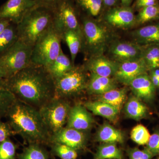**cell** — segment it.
<instances>
[{
  "label": "cell",
  "instance_id": "obj_25",
  "mask_svg": "<svg viewBox=\"0 0 159 159\" xmlns=\"http://www.w3.org/2000/svg\"><path fill=\"white\" fill-rule=\"evenodd\" d=\"M126 93L125 89H114L99 95L97 100L108 103L120 111L126 99Z\"/></svg>",
  "mask_w": 159,
  "mask_h": 159
},
{
  "label": "cell",
  "instance_id": "obj_48",
  "mask_svg": "<svg viewBox=\"0 0 159 159\" xmlns=\"http://www.w3.org/2000/svg\"><path fill=\"white\" fill-rule=\"evenodd\" d=\"M158 159H159V158Z\"/></svg>",
  "mask_w": 159,
  "mask_h": 159
},
{
  "label": "cell",
  "instance_id": "obj_10",
  "mask_svg": "<svg viewBox=\"0 0 159 159\" xmlns=\"http://www.w3.org/2000/svg\"><path fill=\"white\" fill-rule=\"evenodd\" d=\"M35 6L34 0H7L0 7V20H7L17 25Z\"/></svg>",
  "mask_w": 159,
  "mask_h": 159
},
{
  "label": "cell",
  "instance_id": "obj_1",
  "mask_svg": "<svg viewBox=\"0 0 159 159\" xmlns=\"http://www.w3.org/2000/svg\"><path fill=\"white\" fill-rule=\"evenodd\" d=\"M4 80L16 99L38 110L55 97L54 80L42 66L31 64Z\"/></svg>",
  "mask_w": 159,
  "mask_h": 159
},
{
  "label": "cell",
  "instance_id": "obj_29",
  "mask_svg": "<svg viewBox=\"0 0 159 159\" xmlns=\"http://www.w3.org/2000/svg\"><path fill=\"white\" fill-rule=\"evenodd\" d=\"M18 39L16 25L11 23L0 34V56L6 52Z\"/></svg>",
  "mask_w": 159,
  "mask_h": 159
},
{
  "label": "cell",
  "instance_id": "obj_41",
  "mask_svg": "<svg viewBox=\"0 0 159 159\" xmlns=\"http://www.w3.org/2000/svg\"><path fill=\"white\" fill-rule=\"evenodd\" d=\"M150 79L152 82L155 87H159V80L158 78L156 77L153 72H152L151 74Z\"/></svg>",
  "mask_w": 159,
  "mask_h": 159
},
{
  "label": "cell",
  "instance_id": "obj_7",
  "mask_svg": "<svg viewBox=\"0 0 159 159\" xmlns=\"http://www.w3.org/2000/svg\"><path fill=\"white\" fill-rule=\"evenodd\" d=\"M71 107L68 100L55 97L39 110L51 135L65 127Z\"/></svg>",
  "mask_w": 159,
  "mask_h": 159
},
{
  "label": "cell",
  "instance_id": "obj_35",
  "mask_svg": "<svg viewBox=\"0 0 159 159\" xmlns=\"http://www.w3.org/2000/svg\"><path fill=\"white\" fill-rule=\"evenodd\" d=\"M77 5L93 16H97L101 10L102 0H76Z\"/></svg>",
  "mask_w": 159,
  "mask_h": 159
},
{
  "label": "cell",
  "instance_id": "obj_28",
  "mask_svg": "<svg viewBox=\"0 0 159 159\" xmlns=\"http://www.w3.org/2000/svg\"><path fill=\"white\" fill-rule=\"evenodd\" d=\"M122 151L116 143H104L99 146L93 159H122Z\"/></svg>",
  "mask_w": 159,
  "mask_h": 159
},
{
  "label": "cell",
  "instance_id": "obj_33",
  "mask_svg": "<svg viewBox=\"0 0 159 159\" xmlns=\"http://www.w3.org/2000/svg\"><path fill=\"white\" fill-rule=\"evenodd\" d=\"M150 133L144 125H137L131 132V139L139 145H147L150 137Z\"/></svg>",
  "mask_w": 159,
  "mask_h": 159
},
{
  "label": "cell",
  "instance_id": "obj_31",
  "mask_svg": "<svg viewBox=\"0 0 159 159\" xmlns=\"http://www.w3.org/2000/svg\"><path fill=\"white\" fill-rule=\"evenodd\" d=\"M50 154L51 157H57L61 159H77L78 152L69 146L59 143H52Z\"/></svg>",
  "mask_w": 159,
  "mask_h": 159
},
{
  "label": "cell",
  "instance_id": "obj_23",
  "mask_svg": "<svg viewBox=\"0 0 159 159\" xmlns=\"http://www.w3.org/2000/svg\"><path fill=\"white\" fill-rule=\"evenodd\" d=\"M148 111L147 107L135 96L130 97L125 105V111L127 116L137 121L145 118Z\"/></svg>",
  "mask_w": 159,
  "mask_h": 159
},
{
  "label": "cell",
  "instance_id": "obj_30",
  "mask_svg": "<svg viewBox=\"0 0 159 159\" xmlns=\"http://www.w3.org/2000/svg\"><path fill=\"white\" fill-rule=\"evenodd\" d=\"M142 58L148 70L159 68V44L150 45L144 48Z\"/></svg>",
  "mask_w": 159,
  "mask_h": 159
},
{
  "label": "cell",
  "instance_id": "obj_47",
  "mask_svg": "<svg viewBox=\"0 0 159 159\" xmlns=\"http://www.w3.org/2000/svg\"><path fill=\"white\" fill-rule=\"evenodd\" d=\"M102 1H103H103H104V0H102Z\"/></svg>",
  "mask_w": 159,
  "mask_h": 159
},
{
  "label": "cell",
  "instance_id": "obj_24",
  "mask_svg": "<svg viewBox=\"0 0 159 159\" xmlns=\"http://www.w3.org/2000/svg\"><path fill=\"white\" fill-rule=\"evenodd\" d=\"M51 157L45 145L38 143L29 144L21 153L17 154V159H49Z\"/></svg>",
  "mask_w": 159,
  "mask_h": 159
},
{
  "label": "cell",
  "instance_id": "obj_3",
  "mask_svg": "<svg viewBox=\"0 0 159 159\" xmlns=\"http://www.w3.org/2000/svg\"><path fill=\"white\" fill-rule=\"evenodd\" d=\"M53 11L35 6L16 25L18 39L33 47L53 23Z\"/></svg>",
  "mask_w": 159,
  "mask_h": 159
},
{
  "label": "cell",
  "instance_id": "obj_15",
  "mask_svg": "<svg viewBox=\"0 0 159 159\" xmlns=\"http://www.w3.org/2000/svg\"><path fill=\"white\" fill-rule=\"evenodd\" d=\"M119 66V62L100 55L91 56L83 66L91 74L111 77L115 76Z\"/></svg>",
  "mask_w": 159,
  "mask_h": 159
},
{
  "label": "cell",
  "instance_id": "obj_40",
  "mask_svg": "<svg viewBox=\"0 0 159 159\" xmlns=\"http://www.w3.org/2000/svg\"><path fill=\"white\" fill-rule=\"evenodd\" d=\"M11 23L7 20H0V34L5 30V29L9 26Z\"/></svg>",
  "mask_w": 159,
  "mask_h": 159
},
{
  "label": "cell",
  "instance_id": "obj_9",
  "mask_svg": "<svg viewBox=\"0 0 159 159\" xmlns=\"http://www.w3.org/2000/svg\"><path fill=\"white\" fill-rule=\"evenodd\" d=\"M53 14V25L61 35L67 30H72L82 34L77 10L71 0H62Z\"/></svg>",
  "mask_w": 159,
  "mask_h": 159
},
{
  "label": "cell",
  "instance_id": "obj_34",
  "mask_svg": "<svg viewBox=\"0 0 159 159\" xmlns=\"http://www.w3.org/2000/svg\"><path fill=\"white\" fill-rule=\"evenodd\" d=\"M18 145L10 139H6L0 144V159H16V150Z\"/></svg>",
  "mask_w": 159,
  "mask_h": 159
},
{
  "label": "cell",
  "instance_id": "obj_38",
  "mask_svg": "<svg viewBox=\"0 0 159 159\" xmlns=\"http://www.w3.org/2000/svg\"><path fill=\"white\" fill-rule=\"evenodd\" d=\"M15 135L16 134L9 123L0 120V144Z\"/></svg>",
  "mask_w": 159,
  "mask_h": 159
},
{
  "label": "cell",
  "instance_id": "obj_17",
  "mask_svg": "<svg viewBox=\"0 0 159 159\" xmlns=\"http://www.w3.org/2000/svg\"><path fill=\"white\" fill-rule=\"evenodd\" d=\"M129 85L135 96L140 100L150 102L154 98L156 87L147 74L136 77L132 81Z\"/></svg>",
  "mask_w": 159,
  "mask_h": 159
},
{
  "label": "cell",
  "instance_id": "obj_45",
  "mask_svg": "<svg viewBox=\"0 0 159 159\" xmlns=\"http://www.w3.org/2000/svg\"><path fill=\"white\" fill-rule=\"evenodd\" d=\"M152 72L159 80V69H157L152 70Z\"/></svg>",
  "mask_w": 159,
  "mask_h": 159
},
{
  "label": "cell",
  "instance_id": "obj_43",
  "mask_svg": "<svg viewBox=\"0 0 159 159\" xmlns=\"http://www.w3.org/2000/svg\"><path fill=\"white\" fill-rule=\"evenodd\" d=\"M103 2L106 6H112L115 5L116 2V0H104Z\"/></svg>",
  "mask_w": 159,
  "mask_h": 159
},
{
  "label": "cell",
  "instance_id": "obj_11",
  "mask_svg": "<svg viewBox=\"0 0 159 159\" xmlns=\"http://www.w3.org/2000/svg\"><path fill=\"white\" fill-rule=\"evenodd\" d=\"M52 143L65 145L78 152L84 150L86 148L87 143L86 133L65 127L57 132L51 135L49 146Z\"/></svg>",
  "mask_w": 159,
  "mask_h": 159
},
{
  "label": "cell",
  "instance_id": "obj_27",
  "mask_svg": "<svg viewBox=\"0 0 159 159\" xmlns=\"http://www.w3.org/2000/svg\"><path fill=\"white\" fill-rule=\"evenodd\" d=\"M16 100L4 79L0 80V120L6 117L9 108Z\"/></svg>",
  "mask_w": 159,
  "mask_h": 159
},
{
  "label": "cell",
  "instance_id": "obj_39",
  "mask_svg": "<svg viewBox=\"0 0 159 159\" xmlns=\"http://www.w3.org/2000/svg\"><path fill=\"white\" fill-rule=\"evenodd\" d=\"M37 6L43 7L54 12L62 0H34Z\"/></svg>",
  "mask_w": 159,
  "mask_h": 159
},
{
  "label": "cell",
  "instance_id": "obj_6",
  "mask_svg": "<svg viewBox=\"0 0 159 159\" xmlns=\"http://www.w3.org/2000/svg\"><path fill=\"white\" fill-rule=\"evenodd\" d=\"M84 66H75L61 77L54 80L55 97L67 100L86 91L89 78Z\"/></svg>",
  "mask_w": 159,
  "mask_h": 159
},
{
  "label": "cell",
  "instance_id": "obj_36",
  "mask_svg": "<svg viewBox=\"0 0 159 159\" xmlns=\"http://www.w3.org/2000/svg\"><path fill=\"white\" fill-rule=\"evenodd\" d=\"M128 155L129 159H151L154 157L146 147L142 150L132 148L129 150Z\"/></svg>",
  "mask_w": 159,
  "mask_h": 159
},
{
  "label": "cell",
  "instance_id": "obj_16",
  "mask_svg": "<svg viewBox=\"0 0 159 159\" xmlns=\"http://www.w3.org/2000/svg\"><path fill=\"white\" fill-rule=\"evenodd\" d=\"M106 20L111 25L119 28H128L136 23V17L132 9L128 7L116 8L107 13Z\"/></svg>",
  "mask_w": 159,
  "mask_h": 159
},
{
  "label": "cell",
  "instance_id": "obj_21",
  "mask_svg": "<svg viewBox=\"0 0 159 159\" xmlns=\"http://www.w3.org/2000/svg\"><path fill=\"white\" fill-rule=\"evenodd\" d=\"M74 67V65L72 61L69 59L62 50L57 58L46 68L55 79L64 75Z\"/></svg>",
  "mask_w": 159,
  "mask_h": 159
},
{
  "label": "cell",
  "instance_id": "obj_42",
  "mask_svg": "<svg viewBox=\"0 0 159 159\" xmlns=\"http://www.w3.org/2000/svg\"><path fill=\"white\" fill-rule=\"evenodd\" d=\"M6 78V74L3 67L2 62L0 60V80H2Z\"/></svg>",
  "mask_w": 159,
  "mask_h": 159
},
{
  "label": "cell",
  "instance_id": "obj_13",
  "mask_svg": "<svg viewBox=\"0 0 159 159\" xmlns=\"http://www.w3.org/2000/svg\"><path fill=\"white\" fill-rule=\"evenodd\" d=\"M143 49L137 43L119 42L111 45L109 52L115 61L122 63L142 58Z\"/></svg>",
  "mask_w": 159,
  "mask_h": 159
},
{
  "label": "cell",
  "instance_id": "obj_26",
  "mask_svg": "<svg viewBox=\"0 0 159 159\" xmlns=\"http://www.w3.org/2000/svg\"><path fill=\"white\" fill-rule=\"evenodd\" d=\"M62 40L67 45L71 56V61L74 63L77 54L82 47V34L72 30H67L62 34Z\"/></svg>",
  "mask_w": 159,
  "mask_h": 159
},
{
  "label": "cell",
  "instance_id": "obj_18",
  "mask_svg": "<svg viewBox=\"0 0 159 159\" xmlns=\"http://www.w3.org/2000/svg\"><path fill=\"white\" fill-rule=\"evenodd\" d=\"M116 80L111 77H104L91 74L86 92L90 95H100L116 89Z\"/></svg>",
  "mask_w": 159,
  "mask_h": 159
},
{
  "label": "cell",
  "instance_id": "obj_46",
  "mask_svg": "<svg viewBox=\"0 0 159 159\" xmlns=\"http://www.w3.org/2000/svg\"><path fill=\"white\" fill-rule=\"evenodd\" d=\"M157 0H138L137 2H156Z\"/></svg>",
  "mask_w": 159,
  "mask_h": 159
},
{
  "label": "cell",
  "instance_id": "obj_22",
  "mask_svg": "<svg viewBox=\"0 0 159 159\" xmlns=\"http://www.w3.org/2000/svg\"><path fill=\"white\" fill-rule=\"evenodd\" d=\"M96 139L104 143H123L124 137L122 132L108 123H104L98 130Z\"/></svg>",
  "mask_w": 159,
  "mask_h": 159
},
{
  "label": "cell",
  "instance_id": "obj_14",
  "mask_svg": "<svg viewBox=\"0 0 159 159\" xmlns=\"http://www.w3.org/2000/svg\"><path fill=\"white\" fill-rule=\"evenodd\" d=\"M94 119L84 105L77 103L71 106L65 127L86 133L92 127Z\"/></svg>",
  "mask_w": 159,
  "mask_h": 159
},
{
  "label": "cell",
  "instance_id": "obj_19",
  "mask_svg": "<svg viewBox=\"0 0 159 159\" xmlns=\"http://www.w3.org/2000/svg\"><path fill=\"white\" fill-rule=\"evenodd\" d=\"M132 36L139 45L159 44V23L137 29Z\"/></svg>",
  "mask_w": 159,
  "mask_h": 159
},
{
  "label": "cell",
  "instance_id": "obj_4",
  "mask_svg": "<svg viewBox=\"0 0 159 159\" xmlns=\"http://www.w3.org/2000/svg\"><path fill=\"white\" fill-rule=\"evenodd\" d=\"M81 49L88 56L102 55L110 40L106 27L88 17H84L81 24Z\"/></svg>",
  "mask_w": 159,
  "mask_h": 159
},
{
  "label": "cell",
  "instance_id": "obj_32",
  "mask_svg": "<svg viewBox=\"0 0 159 159\" xmlns=\"http://www.w3.org/2000/svg\"><path fill=\"white\" fill-rule=\"evenodd\" d=\"M159 18V6L157 4L142 8L136 17V23L144 24Z\"/></svg>",
  "mask_w": 159,
  "mask_h": 159
},
{
  "label": "cell",
  "instance_id": "obj_5",
  "mask_svg": "<svg viewBox=\"0 0 159 159\" xmlns=\"http://www.w3.org/2000/svg\"><path fill=\"white\" fill-rule=\"evenodd\" d=\"M62 35L52 24L33 46L31 54L32 64L47 67L62 51Z\"/></svg>",
  "mask_w": 159,
  "mask_h": 159
},
{
  "label": "cell",
  "instance_id": "obj_2",
  "mask_svg": "<svg viewBox=\"0 0 159 159\" xmlns=\"http://www.w3.org/2000/svg\"><path fill=\"white\" fill-rule=\"evenodd\" d=\"M5 118L16 134L25 142L49 146L51 134L37 109L16 99Z\"/></svg>",
  "mask_w": 159,
  "mask_h": 159
},
{
  "label": "cell",
  "instance_id": "obj_20",
  "mask_svg": "<svg viewBox=\"0 0 159 159\" xmlns=\"http://www.w3.org/2000/svg\"><path fill=\"white\" fill-rule=\"evenodd\" d=\"M84 105L94 115L101 116L111 121H115L120 112L112 106L99 100L87 101Z\"/></svg>",
  "mask_w": 159,
  "mask_h": 159
},
{
  "label": "cell",
  "instance_id": "obj_8",
  "mask_svg": "<svg viewBox=\"0 0 159 159\" xmlns=\"http://www.w3.org/2000/svg\"><path fill=\"white\" fill-rule=\"evenodd\" d=\"M32 49L33 47L18 39L0 56V60L6 72L5 79L31 65Z\"/></svg>",
  "mask_w": 159,
  "mask_h": 159
},
{
  "label": "cell",
  "instance_id": "obj_12",
  "mask_svg": "<svg viewBox=\"0 0 159 159\" xmlns=\"http://www.w3.org/2000/svg\"><path fill=\"white\" fill-rule=\"evenodd\" d=\"M148 67L143 58L119 63L114 77L116 81L129 85L133 80L142 74H147Z\"/></svg>",
  "mask_w": 159,
  "mask_h": 159
},
{
  "label": "cell",
  "instance_id": "obj_37",
  "mask_svg": "<svg viewBox=\"0 0 159 159\" xmlns=\"http://www.w3.org/2000/svg\"><path fill=\"white\" fill-rule=\"evenodd\" d=\"M146 148L153 156L159 155V131H157L150 136Z\"/></svg>",
  "mask_w": 159,
  "mask_h": 159
},
{
  "label": "cell",
  "instance_id": "obj_44",
  "mask_svg": "<svg viewBox=\"0 0 159 159\" xmlns=\"http://www.w3.org/2000/svg\"><path fill=\"white\" fill-rule=\"evenodd\" d=\"M121 1H122V4L124 7H128L133 0H121Z\"/></svg>",
  "mask_w": 159,
  "mask_h": 159
}]
</instances>
